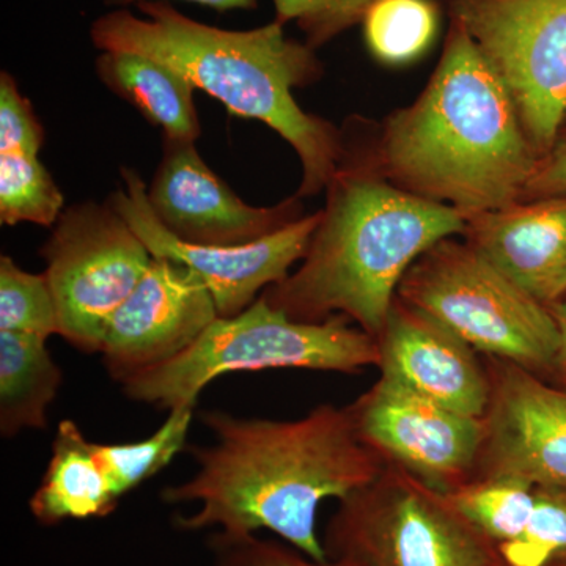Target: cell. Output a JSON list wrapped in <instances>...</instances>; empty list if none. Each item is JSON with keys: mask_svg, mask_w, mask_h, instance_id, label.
Masks as SVG:
<instances>
[{"mask_svg": "<svg viewBox=\"0 0 566 566\" xmlns=\"http://www.w3.org/2000/svg\"><path fill=\"white\" fill-rule=\"evenodd\" d=\"M200 416L214 444L191 449L199 471L163 491L167 504H199L192 515L178 517V527L273 532L305 556L327 560L316 532L319 505L370 485L386 465L357 433L348 408L319 405L296 420Z\"/></svg>", "mask_w": 566, "mask_h": 566, "instance_id": "1", "label": "cell"}, {"mask_svg": "<svg viewBox=\"0 0 566 566\" xmlns=\"http://www.w3.org/2000/svg\"><path fill=\"white\" fill-rule=\"evenodd\" d=\"M357 151L387 181L465 218L524 200L539 159L504 82L455 22L423 92Z\"/></svg>", "mask_w": 566, "mask_h": 566, "instance_id": "2", "label": "cell"}, {"mask_svg": "<svg viewBox=\"0 0 566 566\" xmlns=\"http://www.w3.org/2000/svg\"><path fill=\"white\" fill-rule=\"evenodd\" d=\"M136 7L142 17L115 9L96 18L91 25L93 46L172 66L230 115L262 122L292 145L303 164L296 197L327 188L344 155V136L333 123L305 112L293 96V88L322 77L315 50L289 39L279 21L251 31H227L186 17L166 0Z\"/></svg>", "mask_w": 566, "mask_h": 566, "instance_id": "3", "label": "cell"}, {"mask_svg": "<svg viewBox=\"0 0 566 566\" xmlns=\"http://www.w3.org/2000/svg\"><path fill=\"white\" fill-rule=\"evenodd\" d=\"M326 189V207L296 273L260 296L294 322L348 316L378 340L411 264L439 241L463 237L468 221L449 205L387 181L345 136Z\"/></svg>", "mask_w": 566, "mask_h": 566, "instance_id": "4", "label": "cell"}, {"mask_svg": "<svg viewBox=\"0 0 566 566\" xmlns=\"http://www.w3.org/2000/svg\"><path fill=\"white\" fill-rule=\"evenodd\" d=\"M352 324L345 315L294 322L260 296L241 314L219 316L180 356L123 379L122 390L134 401L172 411L196 408L205 387L234 371L303 368L359 374L378 367V340Z\"/></svg>", "mask_w": 566, "mask_h": 566, "instance_id": "5", "label": "cell"}, {"mask_svg": "<svg viewBox=\"0 0 566 566\" xmlns=\"http://www.w3.org/2000/svg\"><path fill=\"white\" fill-rule=\"evenodd\" d=\"M397 300L483 356L538 375L553 367L558 327L551 308L465 240L446 238L424 251L401 279Z\"/></svg>", "mask_w": 566, "mask_h": 566, "instance_id": "6", "label": "cell"}, {"mask_svg": "<svg viewBox=\"0 0 566 566\" xmlns=\"http://www.w3.org/2000/svg\"><path fill=\"white\" fill-rule=\"evenodd\" d=\"M327 558L354 566H495L497 549L446 494L386 464L338 501L323 538Z\"/></svg>", "mask_w": 566, "mask_h": 566, "instance_id": "7", "label": "cell"}, {"mask_svg": "<svg viewBox=\"0 0 566 566\" xmlns=\"http://www.w3.org/2000/svg\"><path fill=\"white\" fill-rule=\"evenodd\" d=\"M61 335L102 353L107 324L150 268L153 255L107 200L66 208L41 248Z\"/></svg>", "mask_w": 566, "mask_h": 566, "instance_id": "8", "label": "cell"}, {"mask_svg": "<svg viewBox=\"0 0 566 566\" xmlns=\"http://www.w3.org/2000/svg\"><path fill=\"white\" fill-rule=\"evenodd\" d=\"M450 9L504 82L542 158L566 118V0H452Z\"/></svg>", "mask_w": 566, "mask_h": 566, "instance_id": "9", "label": "cell"}, {"mask_svg": "<svg viewBox=\"0 0 566 566\" xmlns=\"http://www.w3.org/2000/svg\"><path fill=\"white\" fill-rule=\"evenodd\" d=\"M123 188L107 202L147 245L155 259L172 260L189 268L208 286L221 318L244 312L259 293L285 281L294 263L301 262L311 244L322 211L305 214L282 230L241 245H200L178 240L151 211L140 175L122 167Z\"/></svg>", "mask_w": 566, "mask_h": 566, "instance_id": "10", "label": "cell"}, {"mask_svg": "<svg viewBox=\"0 0 566 566\" xmlns=\"http://www.w3.org/2000/svg\"><path fill=\"white\" fill-rule=\"evenodd\" d=\"M346 408L365 444L386 464L442 494L474 479L483 419L433 403L382 376Z\"/></svg>", "mask_w": 566, "mask_h": 566, "instance_id": "11", "label": "cell"}, {"mask_svg": "<svg viewBox=\"0 0 566 566\" xmlns=\"http://www.w3.org/2000/svg\"><path fill=\"white\" fill-rule=\"evenodd\" d=\"M485 365L491 392L474 479L566 488V390L509 360L486 356Z\"/></svg>", "mask_w": 566, "mask_h": 566, "instance_id": "12", "label": "cell"}, {"mask_svg": "<svg viewBox=\"0 0 566 566\" xmlns=\"http://www.w3.org/2000/svg\"><path fill=\"white\" fill-rule=\"evenodd\" d=\"M147 197L164 229L200 245L255 243L305 216L296 196L274 207L245 203L212 172L196 142L167 137Z\"/></svg>", "mask_w": 566, "mask_h": 566, "instance_id": "13", "label": "cell"}, {"mask_svg": "<svg viewBox=\"0 0 566 566\" xmlns=\"http://www.w3.org/2000/svg\"><path fill=\"white\" fill-rule=\"evenodd\" d=\"M219 318L208 286L189 268L155 259L107 324L103 363L115 381L175 359Z\"/></svg>", "mask_w": 566, "mask_h": 566, "instance_id": "14", "label": "cell"}, {"mask_svg": "<svg viewBox=\"0 0 566 566\" xmlns=\"http://www.w3.org/2000/svg\"><path fill=\"white\" fill-rule=\"evenodd\" d=\"M378 344L382 378L460 415L485 417L486 365L452 331L395 297Z\"/></svg>", "mask_w": 566, "mask_h": 566, "instance_id": "15", "label": "cell"}, {"mask_svg": "<svg viewBox=\"0 0 566 566\" xmlns=\"http://www.w3.org/2000/svg\"><path fill=\"white\" fill-rule=\"evenodd\" d=\"M463 238L538 303L566 297V193L465 218Z\"/></svg>", "mask_w": 566, "mask_h": 566, "instance_id": "16", "label": "cell"}, {"mask_svg": "<svg viewBox=\"0 0 566 566\" xmlns=\"http://www.w3.org/2000/svg\"><path fill=\"white\" fill-rule=\"evenodd\" d=\"M120 499L96 453V442L88 441L73 420H62L50 464L29 504L33 517L43 526L106 517Z\"/></svg>", "mask_w": 566, "mask_h": 566, "instance_id": "17", "label": "cell"}, {"mask_svg": "<svg viewBox=\"0 0 566 566\" xmlns=\"http://www.w3.org/2000/svg\"><path fill=\"white\" fill-rule=\"evenodd\" d=\"M95 71L106 88L161 128L167 139H199L196 87L172 66L134 52L106 51L96 57Z\"/></svg>", "mask_w": 566, "mask_h": 566, "instance_id": "18", "label": "cell"}, {"mask_svg": "<svg viewBox=\"0 0 566 566\" xmlns=\"http://www.w3.org/2000/svg\"><path fill=\"white\" fill-rule=\"evenodd\" d=\"M44 338L0 331V431L44 430L62 370Z\"/></svg>", "mask_w": 566, "mask_h": 566, "instance_id": "19", "label": "cell"}, {"mask_svg": "<svg viewBox=\"0 0 566 566\" xmlns=\"http://www.w3.org/2000/svg\"><path fill=\"white\" fill-rule=\"evenodd\" d=\"M535 485L509 476L472 479L446 494L452 505L497 547L523 534L534 509Z\"/></svg>", "mask_w": 566, "mask_h": 566, "instance_id": "20", "label": "cell"}, {"mask_svg": "<svg viewBox=\"0 0 566 566\" xmlns=\"http://www.w3.org/2000/svg\"><path fill=\"white\" fill-rule=\"evenodd\" d=\"M363 24L371 54L387 65H403L433 43L438 9L431 0H376Z\"/></svg>", "mask_w": 566, "mask_h": 566, "instance_id": "21", "label": "cell"}, {"mask_svg": "<svg viewBox=\"0 0 566 566\" xmlns=\"http://www.w3.org/2000/svg\"><path fill=\"white\" fill-rule=\"evenodd\" d=\"M65 197L39 156L0 153V223L54 227Z\"/></svg>", "mask_w": 566, "mask_h": 566, "instance_id": "22", "label": "cell"}, {"mask_svg": "<svg viewBox=\"0 0 566 566\" xmlns=\"http://www.w3.org/2000/svg\"><path fill=\"white\" fill-rule=\"evenodd\" d=\"M148 438L129 444H96V453L123 497L167 468L185 449L193 408H175Z\"/></svg>", "mask_w": 566, "mask_h": 566, "instance_id": "23", "label": "cell"}, {"mask_svg": "<svg viewBox=\"0 0 566 566\" xmlns=\"http://www.w3.org/2000/svg\"><path fill=\"white\" fill-rule=\"evenodd\" d=\"M0 331L48 338L61 335L57 307L46 275L22 270L0 256Z\"/></svg>", "mask_w": 566, "mask_h": 566, "instance_id": "24", "label": "cell"}, {"mask_svg": "<svg viewBox=\"0 0 566 566\" xmlns=\"http://www.w3.org/2000/svg\"><path fill=\"white\" fill-rule=\"evenodd\" d=\"M497 554L506 566H545L566 557V488L535 486L526 528Z\"/></svg>", "mask_w": 566, "mask_h": 566, "instance_id": "25", "label": "cell"}, {"mask_svg": "<svg viewBox=\"0 0 566 566\" xmlns=\"http://www.w3.org/2000/svg\"><path fill=\"white\" fill-rule=\"evenodd\" d=\"M376 0H273L275 21L294 22L304 32L305 43L316 50L363 22Z\"/></svg>", "mask_w": 566, "mask_h": 566, "instance_id": "26", "label": "cell"}, {"mask_svg": "<svg viewBox=\"0 0 566 566\" xmlns=\"http://www.w3.org/2000/svg\"><path fill=\"white\" fill-rule=\"evenodd\" d=\"M212 566H354L346 560H315L282 539L216 531L210 538Z\"/></svg>", "mask_w": 566, "mask_h": 566, "instance_id": "27", "label": "cell"}, {"mask_svg": "<svg viewBox=\"0 0 566 566\" xmlns=\"http://www.w3.org/2000/svg\"><path fill=\"white\" fill-rule=\"evenodd\" d=\"M46 134L9 71L0 73V153L39 156Z\"/></svg>", "mask_w": 566, "mask_h": 566, "instance_id": "28", "label": "cell"}, {"mask_svg": "<svg viewBox=\"0 0 566 566\" xmlns=\"http://www.w3.org/2000/svg\"><path fill=\"white\" fill-rule=\"evenodd\" d=\"M566 193V134L558 137L553 150L538 159L528 181L524 200Z\"/></svg>", "mask_w": 566, "mask_h": 566, "instance_id": "29", "label": "cell"}, {"mask_svg": "<svg viewBox=\"0 0 566 566\" xmlns=\"http://www.w3.org/2000/svg\"><path fill=\"white\" fill-rule=\"evenodd\" d=\"M142 2H150V0H104V3L112 9H126L129 6H139ZM185 2L199 3V6L223 13V11L232 10H255L260 0H185Z\"/></svg>", "mask_w": 566, "mask_h": 566, "instance_id": "30", "label": "cell"}, {"mask_svg": "<svg viewBox=\"0 0 566 566\" xmlns=\"http://www.w3.org/2000/svg\"><path fill=\"white\" fill-rule=\"evenodd\" d=\"M549 308L558 327V348L551 371H554L558 376V381L566 386V297Z\"/></svg>", "mask_w": 566, "mask_h": 566, "instance_id": "31", "label": "cell"}, {"mask_svg": "<svg viewBox=\"0 0 566 566\" xmlns=\"http://www.w3.org/2000/svg\"><path fill=\"white\" fill-rule=\"evenodd\" d=\"M495 566H506V565L502 564V562H499V564ZM545 566H566V557L557 558V560H553V562H551V564H547Z\"/></svg>", "mask_w": 566, "mask_h": 566, "instance_id": "32", "label": "cell"}]
</instances>
